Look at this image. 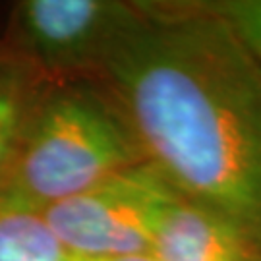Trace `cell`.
<instances>
[{
	"label": "cell",
	"instance_id": "obj_1",
	"mask_svg": "<svg viewBox=\"0 0 261 261\" xmlns=\"http://www.w3.org/2000/svg\"><path fill=\"white\" fill-rule=\"evenodd\" d=\"M97 80L141 161L261 255V74L213 6L145 8Z\"/></svg>",
	"mask_w": 261,
	"mask_h": 261
},
{
	"label": "cell",
	"instance_id": "obj_2",
	"mask_svg": "<svg viewBox=\"0 0 261 261\" xmlns=\"http://www.w3.org/2000/svg\"><path fill=\"white\" fill-rule=\"evenodd\" d=\"M143 163L136 140L99 80L48 82L29 116L0 205L43 213Z\"/></svg>",
	"mask_w": 261,
	"mask_h": 261
},
{
	"label": "cell",
	"instance_id": "obj_3",
	"mask_svg": "<svg viewBox=\"0 0 261 261\" xmlns=\"http://www.w3.org/2000/svg\"><path fill=\"white\" fill-rule=\"evenodd\" d=\"M145 18V4L120 0H21L12 6L4 48L50 82L97 80Z\"/></svg>",
	"mask_w": 261,
	"mask_h": 261
},
{
	"label": "cell",
	"instance_id": "obj_4",
	"mask_svg": "<svg viewBox=\"0 0 261 261\" xmlns=\"http://www.w3.org/2000/svg\"><path fill=\"white\" fill-rule=\"evenodd\" d=\"M172 190L138 163L43 211L50 228L80 261L149 253L159 215Z\"/></svg>",
	"mask_w": 261,
	"mask_h": 261
},
{
	"label": "cell",
	"instance_id": "obj_5",
	"mask_svg": "<svg viewBox=\"0 0 261 261\" xmlns=\"http://www.w3.org/2000/svg\"><path fill=\"white\" fill-rule=\"evenodd\" d=\"M151 253L161 261H252L257 255L226 217L176 192L159 215Z\"/></svg>",
	"mask_w": 261,
	"mask_h": 261
},
{
	"label": "cell",
	"instance_id": "obj_6",
	"mask_svg": "<svg viewBox=\"0 0 261 261\" xmlns=\"http://www.w3.org/2000/svg\"><path fill=\"white\" fill-rule=\"evenodd\" d=\"M47 80L18 55L0 48V190Z\"/></svg>",
	"mask_w": 261,
	"mask_h": 261
},
{
	"label": "cell",
	"instance_id": "obj_7",
	"mask_svg": "<svg viewBox=\"0 0 261 261\" xmlns=\"http://www.w3.org/2000/svg\"><path fill=\"white\" fill-rule=\"evenodd\" d=\"M0 261H80L43 213L0 205Z\"/></svg>",
	"mask_w": 261,
	"mask_h": 261
},
{
	"label": "cell",
	"instance_id": "obj_8",
	"mask_svg": "<svg viewBox=\"0 0 261 261\" xmlns=\"http://www.w3.org/2000/svg\"><path fill=\"white\" fill-rule=\"evenodd\" d=\"M211 6L234 29L261 74V0H226Z\"/></svg>",
	"mask_w": 261,
	"mask_h": 261
},
{
	"label": "cell",
	"instance_id": "obj_9",
	"mask_svg": "<svg viewBox=\"0 0 261 261\" xmlns=\"http://www.w3.org/2000/svg\"><path fill=\"white\" fill-rule=\"evenodd\" d=\"M105 261H161L153 253H136V255H126V257H116V259H105Z\"/></svg>",
	"mask_w": 261,
	"mask_h": 261
},
{
	"label": "cell",
	"instance_id": "obj_10",
	"mask_svg": "<svg viewBox=\"0 0 261 261\" xmlns=\"http://www.w3.org/2000/svg\"><path fill=\"white\" fill-rule=\"evenodd\" d=\"M252 261H261V255H255V257H253Z\"/></svg>",
	"mask_w": 261,
	"mask_h": 261
}]
</instances>
